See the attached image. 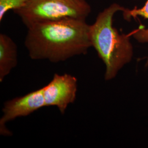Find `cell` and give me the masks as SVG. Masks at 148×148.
Returning a JSON list of instances; mask_svg holds the SVG:
<instances>
[{"mask_svg": "<svg viewBox=\"0 0 148 148\" xmlns=\"http://www.w3.org/2000/svg\"><path fill=\"white\" fill-rule=\"evenodd\" d=\"M89 29L86 19L40 23L27 28L24 44L32 59L58 63L87 53L92 47Z\"/></svg>", "mask_w": 148, "mask_h": 148, "instance_id": "cell-1", "label": "cell"}, {"mask_svg": "<svg viewBox=\"0 0 148 148\" xmlns=\"http://www.w3.org/2000/svg\"><path fill=\"white\" fill-rule=\"evenodd\" d=\"M13 12L28 28L37 23L65 18L86 19L91 7L86 0H29Z\"/></svg>", "mask_w": 148, "mask_h": 148, "instance_id": "cell-3", "label": "cell"}, {"mask_svg": "<svg viewBox=\"0 0 148 148\" xmlns=\"http://www.w3.org/2000/svg\"><path fill=\"white\" fill-rule=\"evenodd\" d=\"M46 106H55L64 114L76 97L77 79L70 74H55L51 81L43 87Z\"/></svg>", "mask_w": 148, "mask_h": 148, "instance_id": "cell-5", "label": "cell"}, {"mask_svg": "<svg viewBox=\"0 0 148 148\" xmlns=\"http://www.w3.org/2000/svg\"><path fill=\"white\" fill-rule=\"evenodd\" d=\"M44 106L46 105L43 87L6 101L2 109L3 115L0 119V134L10 136L12 133L6 127V123L17 117L28 116Z\"/></svg>", "mask_w": 148, "mask_h": 148, "instance_id": "cell-4", "label": "cell"}, {"mask_svg": "<svg viewBox=\"0 0 148 148\" xmlns=\"http://www.w3.org/2000/svg\"><path fill=\"white\" fill-rule=\"evenodd\" d=\"M29 0H0V21L10 11H14L25 5Z\"/></svg>", "mask_w": 148, "mask_h": 148, "instance_id": "cell-8", "label": "cell"}, {"mask_svg": "<svg viewBox=\"0 0 148 148\" xmlns=\"http://www.w3.org/2000/svg\"><path fill=\"white\" fill-rule=\"evenodd\" d=\"M125 10L121 5L112 3L100 12L95 22L90 25L91 46L106 65V81L114 79L133 58V48L129 36L120 34L113 25L115 14Z\"/></svg>", "mask_w": 148, "mask_h": 148, "instance_id": "cell-2", "label": "cell"}, {"mask_svg": "<svg viewBox=\"0 0 148 148\" xmlns=\"http://www.w3.org/2000/svg\"><path fill=\"white\" fill-rule=\"evenodd\" d=\"M123 16L124 19L128 21H130L132 18L136 19L138 16H142L148 21V0L142 8H137L135 7L133 10L125 8L123 12ZM132 35L138 42L148 43V27L147 28L139 27L133 32Z\"/></svg>", "mask_w": 148, "mask_h": 148, "instance_id": "cell-7", "label": "cell"}, {"mask_svg": "<svg viewBox=\"0 0 148 148\" xmlns=\"http://www.w3.org/2000/svg\"><path fill=\"white\" fill-rule=\"evenodd\" d=\"M17 64V46L11 37L0 34V82Z\"/></svg>", "mask_w": 148, "mask_h": 148, "instance_id": "cell-6", "label": "cell"}]
</instances>
